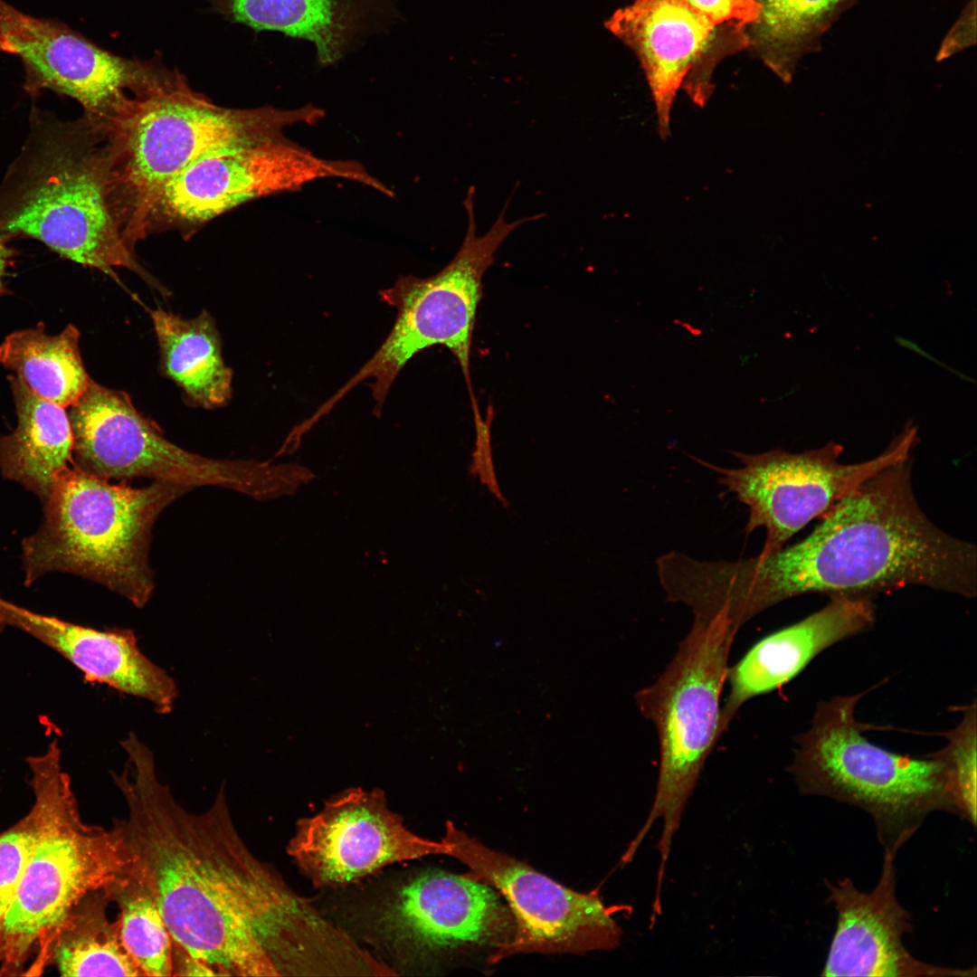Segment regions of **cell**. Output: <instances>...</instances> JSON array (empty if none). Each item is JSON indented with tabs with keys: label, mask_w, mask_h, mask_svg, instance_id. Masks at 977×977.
I'll use <instances>...</instances> for the list:
<instances>
[{
	"label": "cell",
	"mask_w": 977,
	"mask_h": 977,
	"mask_svg": "<svg viewBox=\"0 0 977 977\" xmlns=\"http://www.w3.org/2000/svg\"><path fill=\"white\" fill-rule=\"evenodd\" d=\"M113 782L127 811L116 818L127 872L154 896L173 948L213 976L323 974L342 933L259 860L238 832L223 785L202 812L186 811L157 775L133 733Z\"/></svg>",
	"instance_id": "6da1fadb"
},
{
	"label": "cell",
	"mask_w": 977,
	"mask_h": 977,
	"mask_svg": "<svg viewBox=\"0 0 977 977\" xmlns=\"http://www.w3.org/2000/svg\"><path fill=\"white\" fill-rule=\"evenodd\" d=\"M911 457L837 501L804 539L766 555L717 561L716 599L744 625L807 593L866 596L915 585L974 597L977 549L938 527L919 506Z\"/></svg>",
	"instance_id": "7a4b0ae2"
},
{
	"label": "cell",
	"mask_w": 977,
	"mask_h": 977,
	"mask_svg": "<svg viewBox=\"0 0 977 977\" xmlns=\"http://www.w3.org/2000/svg\"><path fill=\"white\" fill-rule=\"evenodd\" d=\"M324 111L266 106L230 109L193 90L178 71L158 64L116 108L99 131L114 213L133 249L152 226L165 186L216 149L285 137L284 128L313 124Z\"/></svg>",
	"instance_id": "3957f363"
},
{
	"label": "cell",
	"mask_w": 977,
	"mask_h": 977,
	"mask_svg": "<svg viewBox=\"0 0 977 977\" xmlns=\"http://www.w3.org/2000/svg\"><path fill=\"white\" fill-rule=\"evenodd\" d=\"M0 231L35 239L71 261L117 279L135 271L165 289L125 241L108 190L100 138L83 116H33L31 131L0 185Z\"/></svg>",
	"instance_id": "277c9868"
},
{
	"label": "cell",
	"mask_w": 977,
	"mask_h": 977,
	"mask_svg": "<svg viewBox=\"0 0 977 977\" xmlns=\"http://www.w3.org/2000/svg\"><path fill=\"white\" fill-rule=\"evenodd\" d=\"M27 762L36 832L0 933V976L41 974L49 944L74 906L127 871L119 830L81 820L58 743Z\"/></svg>",
	"instance_id": "5b68a950"
},
{
	"label": "cell",
	"mask_w": 977,
	"mask_h": 977,
	"mask_svg": "<svg viewBox=\"0 0 977 977\" xmlns=\"http://www.w3.org/2000/svg\"><path fill=\"white\" fill-rule=\"evenodd\" d=\"M190 489L162 480L137 488L68 468L44 500L43 525L24 541L26 582L49 572L71 573L143 607L155 588L148 564L153 526Z\"/></svg>",
	"instance_id": "8992f818"
},
{
	"label": "cell",
	"mask_w": 977,
	"mask_h": 977,
	"mask_svg": "<svg viewBox=\"0 0 977 977\" xmlns=\"http://www.w3.org/2000/svg\"><path fill=\"white\" fill-rule=\"evenodd\" d=\"M864 693L819 702L811 728L796 740L789 767L802 794L823 796L867 811L884 851L896 858L928 815H961L946 762L918 759L869 742L873 727L855 716Z\"/></svg>",
	"instance_id": "52a82bcc"
},
{
	"label": "cell",
	"mask_w": 977,
	"mask_h": 977,
	"mask_svg": "<svg viewBox=\"0 0 977 977\" xmlns=\"http://www.w3.org/2000/svg\"><path fill=\"white\" fill-rule=\"evenodd\" d=\"M738 630L725 619L694 620L659 678L638 691L636 704L652 722L659 741L656 792L646 820L621 862L630 863L659 819L657 882L662 883L673 839L704 764L723 735L721 693L730 650Z\"/></svg>",
	"instance_id": "ba28073f"
},
{
	"label": "cell",
	"mask_w": 977,
	"mask_h": 977,
	"mask_svg": "<svg viewBox=\"0 0 977 977\" xmlns=\"http://www.w3.org/2000/svg\"><path fill=\"white\" fill-rule=\"evenodd\" d=\"M474 187L468 189L463 205L468 227L454 258L439 272L427 278L400 276L379 294L396 309L391 331L372 357L317 411L323 416L352 389L371 378L375 413L381 412L394 381L418 353L433 346H446L464 375L470 398L475 396L470 379V354L476 315L482 297V279L496 252L518 227L540 220L544 214L507 222L510 198L482 235H477Z\"/></svg>",
	"instance_id": "9c48e42d"
},
{
	"label": "cell",
	"mask_w": 977,
	"mask_h": 977,
	"mask_svg": "<svg viewBox=\"0 0 977 977\" xmlns=\"http://www.w3.org/2000/svg\"><path fill=\"white\" fill-rule=\"evenodd\" d=\"M75 466L97 477L152 478L191 488L219 486L253 496L270 488V471L256 463L219 460L167 441L121 391L90 384L68 412Z\"/></svg>",
	"instance_id": "30bf717a"
},
{
	"label": "cell",
	"mask_w": 977,
	"mask_h": 977,
	"mask_svg": "<svg viewBox=\"0 0 977 977\" xmlns=\"http://www.w3.org/2000/svg\"><path fill=\"white\" fill-rule=\"evenodd\" d=\"M917 440V428L908 422L882 453L858 463L840 462L843 447L830 441L800 453L782 450L733 452L741 467H707L719 474L721 485L748 507L746 534L764 528L759 555H766L783 547L794 534L867 479L911 457Z\"/></svg>",
	"instance_id": "8fae6325"
},
{
	"label": "cell",
	"mask_w": 977,
	"mask_h": 977,
	"mask_svg": "<svg viewBox=\"0 0 977 977\" xmlns=\"http://www.w3.org/2000/svg\"><path fill=\"white\" fill-rule=\"evenodd\" d=\"M446 855L464 864L470 877L497 890L514 917L511 939L496 950L493 963L525 953H585L612 951L622 929L596 892L582 893L553 880L531 866L492 849L452 822L441 839Z\"/></svg>",
	"instance_id": "7c38bea8"
},
{
	"label": "cell",
	"mask_w": 977,
	"mask_h": 977,
	"mask_svg": "<svg viewBox=\"0 0 977 977\" xmlns=\"http://www.w3.org/2000/svg\"><path fill=\"white\" fill-rule=\"evenodd\" d=\"M327 177L365 184L368 174L353 161L317 157L286 137L216 149L170 180L152 223L160 217L180 226L199 225L251 200Z\"/></svg>",
	"instance_id": "4fadbf2b"
},
{
	"label": "cell",
	"mask_w": 977,
	"mask_h": 977,
	"mask_svg": "<svg viewBox=\"0 0 977 977\" xmlns=\"http://www.w3.org/2000/svg\"><path fill=\"white\" fill-rule=\"evenodd\" d=\"M288 853L316 887H338L394 863L446 855V846L411 831L381 790L351 788L298 821Z\"/></svg>",
	"instance_id": "5bb4252c"
},
{
	"label": "cell",
	"mask_w": 977,
	"mask_h": 977,
	"mask_svg": "<svg viewBox=\"0 0 977 977\" xmlns=\"http://www.w3.org/2000/svg\"><path fill=\"white\" fill-rule=\"evenodd\" d=\"M376 923L388 949L403 958L484 946L496 951L515 929L510 909L492 887L441 870L403 881L382 903Z\"/></svg>",
	"instance_id": "9a60e30c"
},
{
	"label": "cell",
	"mask_w": 977,
	"mask_h": 977,
	"mask_svg": "<svg viewBox=\"0 0 977 977\" xmlns=\"http://www.w3.org/2000/svg\"><path fill=\"white\" fill-rule=\"evenodd\" d=\"M0 51L22 61L30 94L51 90L66 95L95 124L108 119L157 66L118 56L59 21L32 16L5 0Z\"/></svg>",
	"instance_id": "2e32d148"
},
{
	"label": "cell",
	"mask_w": 977,
	"mask_h": 977,
	"mask_svg": "<svg viewBox=\"0 0 977 977\" xmlns=\"http://www.w3.org/2000/svg\"><path fill=\"white\" fill-rule=\"evenodd\" d=\"M608 28L638 56L655 104L659 133L669 134L671 109L682 86L703 107L711 96L713 69L719 59L745 48L724 38L747 32L721 26L682 0H635L618 10Z\"/></svg>",
	"instance_id": "e0dca14e"
},
{
	"label": "cell",
	"mask_w": 977,
	"mask_h": 977,
	"mask_svg": "<svg viewBox=\"0 0 977 977\" xmlns=\"http://www.w3.org/2000/svg\"><path fill=\"white\" fill-rule=\"evenodd\" d=\"M895 857L884 851L880 877L868 893L845 877L825 880L828 902L837 912L836 929L820 975L868 977L976 976L975 968L957 969L915 958L903 937L913 929L911 915L896 895Z\"/></svg>",
	"instance_id": "ac0fdd59"
},
{
	"label": "cell",
	"mask_w": 977,
	"mask_h": 977,
	"mask_svg": "<svg viewBox=\"0 0 977 977\" xmlns=\"http://www.w3.org/2000/svg\"><path fill=\"white\" fill-rule=\"evenodd\" d=\"M0 622L23 630L60 653L88 681L144 698L161 714L172 710L177 696L174 679L141 652L131 630L99 631L33 612L1 597Z\"/></svg>",
	"instance_id": "d6986e66"
},
{
	"label": "cell",
	"mask_w": 977,
	"mask_h": 977,
	"mask_svg": "<svg viewBox=\"0 0 977 977\" xmlns=\"http://www.w3.org/2000/svg\"><path fill=\"white\" fill-rule=\"evenodd\" d=\"M873 621L870 597L832 595L822 609L761 639L727 669L722 733L745 702L781 688L822 650L867 630Z\"/></svg>",
	"instance_id": "ffe728a7"
},
{
	"label": "cell",
	"mask_w": 977,
	"mask_h": 977,
	"mask_svg": "<svg viewBox=\"0 0 977 977\" xmlns=\"http://www.w3.org/2000/svg\"><path fill=\"white\" fill-rule=\"evenodd\" d=\"M399 0H210L232 22L307 41L320 67L339 63L402 19Z\"/></svg>",
	"instance_id": "44dd1931"
},
{
	"label": "cell",
	"mask_w": 977,
	"mask_h": 977,
	"mask_svg": "<svg viewBox=\"0 0 977 977\" xmlns=\"http://www.w3.org/2000/svg\"><path fill=\"white\" fill-rule=\"evenodd\" d=\"M17 416L15 429L0 436L3 475L45 500L59 476L73 461V435L66 408L8 377Z\"/></svg>",
	"instance_id": "7402d4cb"
},
{
	"label": "cell",
	"mask_w": 977,
	"mask_h": 977,
	"mask_svg": "<svg viewBox=\"0 0 977 977\" xmlns=\"http://www.w3.org/2000/svg\"><path fill=\"white\" fill-rule=\"evenodd\" d=\"M150 316L165 375L196 405L211 409L226 404L232 395V372L223 359L210 315L203 311L184 319L157 308L150 310Z\"/></svg>",
	"instance_id": "603a6c76"
},
{
	"label": "cell",
	"mask_w": 977,
	"mask_h": 977,
	"mask_svg": "<svg viewBox=\"0 0 977 977\" xmlns=\"http://www.w3.org/2000/svg\"><path fill=\"white\" fill-rule=\"evenodd\" d=\"M112 902L107 889L84 896L68 914L44 957L62 976H143L125 949L118 920L107 915Z\"/></svg>",
	"instance_id": "cb8c5ba5"
},
{
	"label": "cell",
	"mask_w": 977,
	"mask_h": 977,
	"mask_svg": "<svg viewBox=\"0 0 977 977\" xmlns=\"http://www.w3.org/2000/svg\"><path fill=\"white\" fill-rule=\"evenodd\" d=\"M80 336L73 325L56 335L48 334L43 323L14 331L0 344V365L37 395L70 407L91 379L81 356Z\"/></svg>",
	"instance_id": "d4e9b609"
},
{
	"label": "cell",
	"mask_w": 977,
	"mask_h": 977,
	"mask_svg": "<svg viewBox=\"0 0 977 977\" xmlns=\"http://www.w3.org/2000/svg\"><path fill=\"white\" fill-rule=\"evenodd\" d=\"M858 0H757L760 11L748 28L764 64L790 82L799 61L818 51L825 33Z\"/></svg>",
	"instance_id": "484cf974"
},
{
	"label": "cell",
	"mask_w": 977,
	"mask_h": 977,
	"mask_svg": "<svg viewBox=\"0 0 977 977\" xmlns=\"http://www.w3.org/2000/svg\"><path fill=\"white\" fill-rule=\"evenodd\" d=\"M108 891L122 944L143 976L173 975V940L152 894L127 871Z\"/></svg>",
	"instance_id": "4316f807"
},
{
	"label": "cell",
	"mask_w": 977,
	"mask_h": 977,
	"mask_svg": "<svg viewBox=\"0 0 977 977\" xmlns=\"http://www.w3.org/2000/svg\"><path fill=\"white\" fill-rule=\"evenodd\" d=\"M976 703L964 708L962 721L946 732L945 746L935 753L947 764L961 817L976 825Z\"/></svg>",
	"instance_id": "83f0119b"
},
{
	"label": "cell",
	"mask_w": 977,
	"mask_h": 977,
	"mask_svg": "<svg viewBox=\"0 0 977 977\" xmlns=\"http://www.w3.org/2000/svg\"><path fill=\"white\" fill-rule=\"evenodd\" d=\"M36 820L32 810L0 832V933L32 853Z\"/></svg>",
	"instance_id": "f1b7e54d"
},
{
	"label": "cell",
	"mask_w": 977,
	"mask_h": 977,
	"mask_svg": "<svg viewBox=\"0 0 977 977\" xmlns=\"http://www.w3.org/2000/svg\"><path fill=\"white\" fill-rule=\"evenodd\" d=\"M470 402L476 440L469 473L472 476H478L479 481L499 500L502 506L508 507L509 503L499 488L493 463L491 446V425L494 418L493 406H488L486 416L483 418L476 397L470 398Z\"/></svg>",
	"instance_id": "f546056e"
},
{
	"label": "cell",
	"mask_w": 977,
	"mask_h": 977,
	"mask_svg": "<svg viewBox=\"0 0 977 977\" xmlns=\"http://www.w3.org/2000/svg\"><path fill=\"white\" fill-rule=\"evenodd\" d=\"M711 22L746 31L756 21L757 0H682Z\"/></svg>",
	"instance_id": "4dcf8cb0"
},
{
	"label": "cell",
	"mask_w": 977,
	"mask_h": 977,
	"mask_svg": "<svg viewBox=\"0 0 977 977\" xmlns=\"http://www.w3.org/2000/svg\"><path fill=\"white\" fill-rule=\"evenodd\" d=\"M976 0H971L944 38L935 56L942 62L976 43Z\"/></svg>",
	"instance_id": "1f68e13d"
},
{
	"label": "cell",
	"mask_w": 977,
	"mask_h": 977,
	"mask_svg": "<svg viewBox=\"0 0 977 977\" xmlns=\"http://www.w3.org/2000/svg\"><path fill=\"white\" fill-rule=\"evenodd\" d=\"M9 239L0 231V297L7 293L5 279L14 258V250L8 243Z\"/></svg>",
	"instance_id": "d6a6232c"
}]
</instances>
